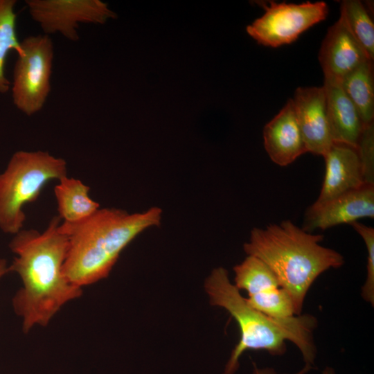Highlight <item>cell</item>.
<instances>
[{
	"label": "cell",
	"instance_id": "19",
	"mask_svg": "<svg viewBox=\"0 0 374 374\" xmlns=\"http://www.w3.org/2000/svg\"><path fill=\"white\" fill-rule=\"evenodd\" d=\"M15 0H0V93L10 89L11 82L6 76L5 64L9 53L20 55L23 51L17 33Z\"/></svg>",
	"mask_w": 374,
	"mask_h": 374
},
{
	"label": "cell",
	"instance_id": "15",
	"mask_svg": "<svg viewBox=\"0 0 374 374\" xmlns=\"http://www.w3.org/2000/svg\"><path fill=\"white\" fill-rule=\"evenodd\" d=\"M90 188L80 179L68 176L54 188L58 216L65 223H75L91 215L100 204L89 195Z\"/></svg>",
	"mask_w": 374,
	"mask_h": 374
},
{
	"label": "cell",
	"instance_id": "17",
	"mask_svg": "<svg viewBox=\"0 0 374 374\" xmlns=\"http://www.w3.org/2000/svg\"><path fill=\"white\" fill-rule=\"evenodd\" d=\"M235 287L245 290L248 296L258 294L280 287L271 269L260 258L247 255L233 267Z\"/></svg>",
	"mask_w": 374,
	"mask_h": 374
},
{
	"label": "cell",
	"instance_id": "5",
	"mask_svg": "<svg viewBox=\"0 0 374 374\" xmlns=\"http://www.w3.org/2000/svg\"><path fill=\"white\" fill-rule=\"evenodd\" d=\"M66 176V161L47 151L13 153L0 174V230L15 235L23 229L24 206L35 202L47 183Z\"/></svg>",
	"mask_w": 374,
	"mask_h": 374
},
{
	"label": "cell",
	"instance_id": "3",
	"mask_svg": "<svg viewBox=\"0 0 374 374\" xmlns=\"http://www.w3.org/2000/svg\"><path fill=\"white\" fill-rule=\"evenodd\" d=\"M204 288L210 303L225 309L237 322L240 339L231 352L224 374H234L241 355L248 350H262L272 355L286 351L285 341L294 343L305 364L312 366L316 357L313 330L317 319L310 314L285 319L269 317L252 308L229 279L228 271L219 267L206 278Z\"/></svg>",
	"mask_w": 374,
	"mask_h": 374
},
{
	"label": "cell",
	"instance_id": "7",
	"mask_svg": "<svg viewBox=\"0 0 374 374\" xmlns=\"http://www.w3.org/2000/svg\"><path fill=\"white\" fill-rule=\"evenodd\" d=\"M265 13L246 28L247 33L259 44L277 48L289 44L328 14L324 1L287 3H261Z\"/></svg>",
	"mask_w": 374,
	"mask_h": 374
},
{
	"label": "cell",
	"instance_id": "2",
	"mask_svg": "<svg viewBox=\"0 0 374 374\" xmlns=\"http://www.w3.org/2000/svg\"><path fill=\"white\" fill-rule=\"evenodd\" d=\"M161 216L156 206L134 213L104 208L80 222L61 223L69 242L66 276L81 287L107 278L123 249L143 231L159 226Z\"/></svg>",
	"mask_w": 374,
	"mask_h": 374
},
{
	"label": "cell",
	"instance_id": "23",
	"mask_svg": "<svg viewBox=\"0 0 374 374\" xmlns=\"http://www.w3.org/2000/svg\"><path fill=\"white\" fill-rule=\"evenodd\" d=\"M312 368V366L305 364L304 367L300 370L299 372L294 373V374H306L308 372H309ZM253 374H278L277 372L272 368H259L257 367V366L253 363ZM286 374V373H285Z\"/></svg>",
	"mask_w": 374,
	"mask_h": 374
},
{
	"label": "cell",
	"instance_id": "10",
	"mask_svg": "<svg viewBox=\"0 0 374 374\" xmlns=\"http://www.w3.org/2000/svg\"><path fill=\"white\" fill-rule=\"evenodd\" d=\"M292 100L308 152L323 156L334 143L324 87H298Z\"/></svg>",
	"mask_w": 374,
	"mask_h": 374
},
{
	"label": "cell",
	"instance_id": "20",
	"mask_svg": "<svg viewBox=\"0 0 374 374\" xmlns=\"http://www.w3.org/2000/svg\"><path fill=\"white\" fill-rule=\"evenodd\" d=\"M246 299L252 308L271 317L285 319L296 315L290 294L281 287Z\"/></svg>",
	"mask_w": 374,
	"mask_h": 374
},
{
	"label": "cell",
	"instance_id": "18",
	"mask_svg": "<svg viewBox=\"0 0 374 374\" xmlns=\"http://www.w3.org/2000/svg\"><path fill=\"white\" fill-rule=\"evenodd\" d=\"M339 18L369 59L373 61L374 24L364 4L359 0L342 1Z\"/></svg>",
	"mask_w": 374,
	"mask_h": 374
},
{
	"label": "cell",
	"instance_id": "4",
	"mask_svg": "<svg viewBox=\"0 0 374 374\" xmlns=\"http://www.w3.org/2000/svg\"><path fill=\"white\" fill-rule=\"evenodd\" d=\"M323 235L312 234L290 220L254 227L243 245L247 255L262 260L290 294L296 315L301 314L307 292L316 278L330 268H339L344 258L320 244Z\"/></svg>",
	"mask_w": 374,
	"mask_h": 374
},
{
	"label": "cell",
	"instance_id": "11",
	"mask_svg": "<svg viewBox=\"0 0 374 374\" xmlns=\"http://www.w3.org/2000/svg\"><path fill=\"white\" fill-rule=\"evenodd\" d=\"M368 60L364 48L339 18L328 28L319 53L324 80L340 83L346 74Z\"/></svg>",
	"mask_w": 374,
	"mask_h": 374
},
{
	"label": "cell",
	"instance_id": "16",
	"mask_svg": "<svg viewBox=\"0 0 374 374\" xmlns=\"http://www.w3.org/2000/svg\"><path fill=\"white\" fill-rule=\"evenodd\" d=\"M372 60H368L346 74L340 84L356 107L364 125L374 119V74Z\"/></svg>",
	"mask_w": 374,
	"mask_h": 374
},
{
	"label": "cell",
	"instance_id": "22",
	"mask_svg": "<svg viewBox=\"0 0 374 374\" xmlns=\"http://www.w3.org/2000/svg\"><path fill=\"white\" fill-rule=\"evenodd\" d=\"M364 183L374 186V125L364 126L357 145Z\"/></svg>",
	"mask_w": 374,
	"mask_h": 374
},
{
	"label": "cell",
	"instance_id": "12",
	"mask_svg": "<svg viewBox=\"0 0 374 374\" xmlns=\"http://www.w3.org/2000/svg\"><path fill=\"white\" fill-rule=\"evenodd\" d=\"M323 157L325 175L320 193L314 203H322L366 185L355 148L333 143Z\"/></svg>",
	"mask_w": 374,
	"mask_h": 374
},
{
	"label": "cell",
	"instance_id": "13",
	"mask_svg": "<svg viewBox=\"0 0 374 374\" xmlns=\"http://www.w3.org/2000/svg\"><path fill=\"white\" fill-rule=\"evenodd\" d=\"M265 149L276 165L287 166L308 152L292 98L264 127Z\"/></svg>",
	"mask_w": 374,
	"mask_h": 374
},
{
	"label": "cell",
	"instance_id": "1",
	"mask_svg": "<svg viewBox=\"0 0 374 374\" xmlns=\"http://www.w3.org/2000/svg\"><path fill=\"white\" fill-rule=\"evenodd\" d=\"M61 220L53 216L42 233L21 229L8 244L15 254L9 272L16 273L22 283L12 305L26 334L36 326H47L65 304L83 294L82 287L64 272L69 242L60 229Z\"/></svg>",
	"mask_w": 374,
	"mask_h": 374
},
{
	"label": "cell",
	"instance_id": "6",
	"mask_svg": "<svg viewBox=\"0 0 374 374\" xmlns=\"http://www.w3.org/2000/svg\"><path fill=\"white\" fill-rule=\"evenodd\" d=\"M21 44L23 52L13 68L12 98L17 109L30 116L44 107L51 90L54 46L45 34L28 36Z\"/></svg>",
	"mask_w": 374,
	"mask_h": 374
},
{
	"label": "cell",
	"instance_id": "24",
	"mask_svg": "<svg viewBox=\"0 0 374 374\" xmlns=\"http://www.w3.org/2000/svg\"><path fill=\"white\" fill-rule=\"evenodd\" d=\"M9 273V266L4 258H0V280Z\"/></svg>",
	"mask_w": 374,
	"mask_h": 374
},
{
	"label": "cell",
	"instance_id": "21",
	"mask_svg": "<svg viewBox=\"0 0 374 374\" xmlns=\"http://www.w3.org/2000/svg\"><path fill=\"white\" fill-rule=\"evenodd\" d=\"M350 225L363 239L367 251L366 278L362 287V298L374 304V229L359 222H355Z\"/></svg>",
	"mask_w": 374,
	"mask_h": 374
},
{
	"label": "cell",
	"instance_id": "9",
	"mask_svg": "<svg viewBox=\"0 0 374 374\" xmlns=\"http://www.w3.org/2000/svg\"><path fill=\"white\" fill-rule=\"evenodd\" d=\"M364 217L374 218V186L364 185L322 203L312 204L305 211L301 228L312 233L350 224Z\"/></svg>",
	"mask_w": 374,
	"mask_h": 374
},
{
	"label": "cell",
	"instance_id": "14",
	"mask_svg": "<svg viewBox=\"0 0 374 374\" xmlns=\"http://www.w3.org/2000/svg\"><path fill=\"white\" fill-rule=\"evenodd\" d=\"M328 122L334 143L357 148L364 123L339 82L324 80Z\"/></svg>",
	"mask_w": 374,
	"mask_h": 374
},
{
	"label": "cell",
	"instance_id": "8",
	"mask_svg": "<svg viewBox=\"0 0 374 374\" xmlns=\"http://www.w3.org/2000/svg\"><path fill=\"white\" fill-rule=\"evenodd\" d=\"M32 19L44 34L59 33L66 39L77 42L81 24H103L117 17L108 5L100 0H26Z\"/></svg>",
	"mask_w": 374,
	"mask_h": 374
},
{
	"label": "cell",
	"instance_id": "25",
	"mask_svg": "<svg viewBox=\"0 0 374 374\" xmlns=\"http://www.w3.org/2000/svg\"><path fill=\"white\" fill-rule=\"evenodd\" d=\"M322 374H335V370L330 367L326 366L322 371Z\"/></svg>",
	"mask_w": 374,
	"mask_h": 374
}]
</instances>
